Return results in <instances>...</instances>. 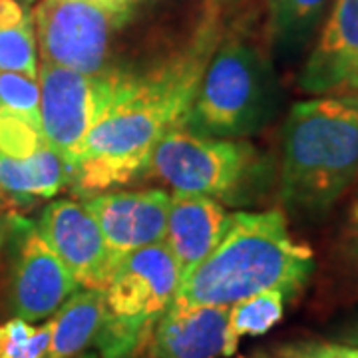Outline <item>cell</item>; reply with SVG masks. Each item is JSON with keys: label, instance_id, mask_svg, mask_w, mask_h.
Segmentation results:
<instances>
[{"label": "cell", "instance_id": "6da1fadb", "mask_svg": "<svg viewBox=\"0 0 358 358\" xmlns=\"http://www.w3.org/2000/svg\"><path fill=\"white\" fill-rule=\"evenodd\" d=\"M223 36L219 4L211 2L179 48L143 68H112V100L88 134L68 181L74 195L86 199L143 176L155 145L183 126Z\"/></svg>", "mask_w": 358, "mask_h": 358}, {"label": "cell", "instance_id": "7a4b0ae2", "mask_svg": "<svg viewBox=\"0 0 358 358\" xmlns=\"http://www.w3.org/2000/svg\"><path fill=\"white\" fill-rule=\"evenodd\" d=\"M315 265L310 247L294 239L282 209L235 211L221 243L181 279L173 303L229 307L263 291H281L291 301L305 291Z\"/></svg>", "mask_w": 358, "mask_h": 358}, {"label": "cell", "instance_id": "3957f363", "mask_svg": "<svg viewBox=\"0 0 358 358\" xmlns=\"http://www.w3.org/2000/svg\"><path fill=\"white\" fill-rule=\"evenodd\" d=\"M279 197L296 217L331 213L358 181V94L296 102L285 120Z\"/></svg>", "mask_w": 358, "mask_h": 358}, {"label": "cell", "instance_id": "277c9868", "mask_svg": "<svg viewBox=\"0 0 358 358\" xmlns=\"http://www.w3.org/2000/svg\"><path fill=\"white\" fill-rule=\"evenodd\" d=\"M279 103L281 88L267 56L249 40L225 34L181 128L205 138L245 140L267 128Z\"/></svg>", "mask_w": 358, "mask_h": 358}, {"label": "cell", "instance_id": "5b68a950", "mask_svg": "<svg viewBox=\"0 0 358 358\" xmlns=\"http://www.w3.org/2000/svg\"><path fill=\"white\" fill-rule=\"evenodd\" d=\"M173 193H195L223 205H249L273 183V164L247 140H221L171 129L155 145L143 176Z\"/></svg>", "mask_w": 358, "mask_h": 358}, {"label": "cell", "instance_id": "8992f818", "mask_svg": "<svg viewBox=\"0 0 358 358\" xmlns=\"http://www.w3.org/2000/svg\"><path fill=\"white\" fill-rule=\"evenodd\" d=\"M181 275L164 243L122 257L103 287L106 315L94 350L100 358H143L157 320L178 294Z\"/></svg>", "mask_w": 358, "mask_h": 358}, {"label": "cell", "instance_id": "52a82bcc", "mask_svg": "<svg viewBox=\"0 0 358 358\" xmlns=\"http://www.w3.org/2000/svg\"><path fill=\"white\" fill-rule=\"evenodd\" d=\"M129 16V4L40 0L32 10L40 58L82 74H103L112 68V44Z\"/></svg>", "mask_w": 358, "mask_h": 358}, {"label": "cell", "instance_id": "ba28073f", "mask_svg": "<svg viewBox=\"0 0 358 358\" xmlns=\"http://www.w3.org/2000/svg\"><path fill=\"white\" fill-rule=\"evenodd\" d=\"M112 68L103 74H82L48 62L38 66L40 131L62 159L68 181L88 134L112 100Z\"/></svg>", "mask_w": 358, "mask_h": 358}, {"label": "cell", "instance_id": "9c48e42d", "mask_svg": "<svg viewBox=\"0 0 358 358\" xmlns=\"http://www.w3.org/2000/svg\"><path fill=\"white\" fill-rule=\"evenodd\" d=\"M6 241L13 247L10 308L14 317L28 322L50 319L82 287L30 219L20 215L6 219Z\"/></svg>", "mask_w": 358, "mask_h": 358}, {"label": "cell", "instance_id": "30bf717a", "mask_svg": "<svg viewBox=\"0 0 358 358\" xmlns=\"http://www.w3.org/2000/svg\"><path fill=\"white\" fill-rule=\"evenodd\" d=\"M171 193L164 189L103 192L86 197L82 205L96 219L103 241L117 263L122 257L150 245L164 243Z\"/></svg>", "mask_w": 358, "mask_h": 358}, {"label": "cell", "instance_id": "8fae6325", "mask_svg": "<svg viewBox=\"0 0 358 358\" xmlns=\"http://www.w3.org/2000/svg\"><path fill=\"white\" fill-rule=\"evenodd\" d=\"M36 227L82 289L102 291L114 263L102 231L84 205L72 199L52 201L42 209Z\"/></svg>", "mask_w": 358, "mask_h": 358}, {"label": "cell", "instance_id": "7c38bea8", "mask_svg": "<svg viewBox=\"0 0 358 358\" xmlns=\"http://www.w3.org/2000/svg\"><path fill=\"white\" fill-rule=\"evenodd\" d=\"M299 86L310 96L358 94V0H334Z\"/></svg>", "mask_w": 358, "mask_h": 358}, {"label": "cell", "instance_id": "4fadbf2b", "mask_svg": "<svg viewBox=\"0 0 358 358\" xmlns=\"http://www.w3.org/2000/svg\"><path fill=\"white\" fill-rule=\"evenodd\" d=\"M237 346L229 334V307H183L171 303L155 324L150 357H233Z\"/></svg>", "mask_w": 358, "mask_h": 358}, {"label": "cell", "instance_id": "5bb4252c", "mask_svg": "<svg viewBox=\"0 0 358 358\" xmlns=\"http://www.w3.org/2000/svg\"><path fill=\"white\" fill-rule=\"evenodd\" d=\"M231 213L223 203L195 193H171L164 245L178 263L181 279L225 237Z\"/></svg>", "mask_w": 358, "mask_h": 358}, {"label": "cell", "instance_id": "9a60e30c", "mask_svg": "<svg viewBox=\"0 0 358 358\" xmlns=\"http://www.w3.org/2000/svg\"><path fill=\"white\" fill-rule=\"evenodd\" d=\"M0 152L26 167L42 199H50L68 185L66 166L46 143L42 131L18 117L0 114Z\"/></svg>", "mask_w": 358, "mask_h": 358}, {"label": "cell", "instance_id": "2e32d148", "mask_svg": "<svg viewBox=\"0 0 358 358\" xmlns=\"http://www.w3.org/2000/svg\"><path fill=\"white\" fill-rule=\"evenodd\" d=\"M106 315L103 291L80 289L50 317V345L46 358H76L94 350Z\"/></svg>", "mask_w": 358, "mask_h": 358}, {"label": "cell", "instance_id": "e0dca14e", "mask_svg": "<svg viewBox=\"0 0 358 358\" xmlns=\"http://www.w3.org/2000/svg\"><path fill=\"white\" fill-rule=\"evenodd\" d=\"M0 72L38 78L32 14L18 0H0Z\"/></svg>", "mask_w": 358, "mask_h": 358}, {"label": "cell", "instance_id": "ac0fdd59", "mask_svg": "<svg viewBox=\"0 0 358 358\" xmlns=\"http://www.w3.org/2000/svg\"><path fill=\"white\" fill-rule=\"evenodd\" d=\"M329 0H268L267 34L273 50L293 54L305 46Z\"/></svg>", "mask_w": 358, "mask_h": 358}, {"label": "cell", "instance_id": "d6986e66", "mask_svg": "<svg viewBox=\"0 0 358 358\" xmlns=\"http://www.w3.org/2000/svg\"><path fill=\"white\" fill-rule=\"evenodd\" d=\"M285 303L287 296L281 291H263L229 305L231 338L239 345L241 336L267 334L275 324L281 322Z\"/></svg>", "mask_w": 358, "mask_h": 358}, {"label": "cell", "instance_id": "ffe728a7", "mask_svg": "<svg viewBox=\"0 0 358 358\" xmlns=\"http://www.w3.org/2000/svg\"><path fill=\"white\" fill-rule=\"evenodd\" d=\"M0 114L18 117L40 131L38 78L0 72Z\"/></svg>", "mask_w": 358, "mask_h": 358}, {"label": "cell", "instance_id": "44dd1931", "mask_svg": "<svg viewBox=\"0 0 358 358\" xmlns=\"http://www.w3.org/2000/svg\"><path fill=\"white\" fill-rule=\"evenodd\" d=\"M50 345V322L34 327L13 317L0 324V358H46Z\"/></svg>", "mask_w": 358, "mask_h": 358}, {"label": "cell", "instance_id": "7402d4cb", "mask_svg": "<svg viewBox=\"0 0 358 358\" xmlns=\"http://www.w3.org/2000/svg\"><path fill=\"white\" fill-rule=\"evenodd\" d=\"M277 358H358V346L336 341H293L277 350Z\"/></svg>", "mask_w": 358, "mask_h": 358}, {"label": "cell", "instance_id": "603a6c76", "mask_svg": "<svg viewBox=\"0 0 358 358\" xmlns=\"http://www.w3.org/2000/svg\"><path fill=\"white\" fill-rule=\"evenodd\" d=\"M336 251L346 267L358 273V193L355 195V201L350 203V209L346 213V221L341 229Z\"/></svg>", "mask_w": 358, "mask_h": 358}, {"label": "cell", "instance_id": "cb8c5ba5", "mask_svg": "<svg viewBox=\"0 0 358 358\" xmlns=\"http://www.w3.org/2000/svg\"><path fill=\"white\" fill-rule=\"evenodd\" d=\"M336 343H345V345H355L358 346V317L355 320H350L346 327H343L336 336H334Z\"/></svg>", "mask_w": 358, "mask_h": 358}, {"label": "cell", "instance_id": "d4e9b609", "mask_svg": "<svg viewBox=\"0 0 358 358\" xmlns=\"http://www.w3.org/2000/svg\"><path fill=\"white\" fill-rule=\"evenodd\" d=\"M6 243V221H0V249Z\"/></svg>", "mask_w": 358, "mask_h": 358}, {"label": "cell", "instance_id": "484cf974", "mask_svg": "<svg viewBox=\"0 0 358 358\" xmlns=\"http://www.w3.org/2000/svg\"><path fill=\"white\" fill-rule=\"evenodd\" d=\"M76 358H100V357H98V352H96V350H86V352L78 355Z\"/></svg>", "mask_w": 358, "mask_h": 358}, {"label": "cell", "instance_id": "4316f807", "mask_svg": "<svg viewBox=\"0 0 358 358\" xmlns=\"http://www.w3.org/2000/svg\"><path fill=\"white\" fill-rule=\"evenodd\" d=\"M96 2H103V4H128V0H96Z\"/></svg>", "mask_w": 358, "mask_h": 358}, {"label": "cell", "instance_id": "83f0119b", "mask_svg": "<svg viewBox=\"0 0 358 358\" xmlns=\"http://www.w3.org/2000/svg\"><path fill=\"white\" fill-rule=\"evenodd\" d=\"M4 199H6V193H4V192H2V189H0V203H2Z\"/></svg>", "mask_w": 358, "mask_h": 358}, {"label": "cell", "instance_id": "f1b7e54d", "mask_svg": "<svg viewBox=\"0 0 358 358\" xmlns=\"http://www.w3.org/2000/svg\"><path fill=\"white\" fill-rule=\"evenodd\" d=\"M211 2H215V4H221V2H229V0H211Z\"/></svg>", "mask_w": 358, "mask_h": 358}, {"label": "cell", "instance_id": "f546056e", "mask_svg": "<svg viewBox=\"0 0 358 358\" xmlns=\"http://www.w3.org/2000/svg\"><path fill=\"white\" fill-rule=\"evenodd\" d=\"M136 2H140V0H128V4H131V6H134Z\"/></svg>", "mask_w": 358, "mask_h": 358}, {"label": "cell", "instance_id": "4dcf8cb0", "mask_svg": "<svg viewBox=\"0 0 358 358\" xmlns=\"http://www.w3.org/2000/svg\"><path fill=\"white\" fill-rule=\"evenodd\" d=\"M22 2H34V0H22Z\"/></svg>", "mask_w": 358, "mask_h": 358}, {"label": "cell", "instance_id": "1f68e13d", "mask_svg": "<svg viewBox=\"0 0 358 358\" xmlns=\"http://www.w3.org/2000/svg\"><path fill=\"white\" fill-rule=\"evenodd\" d=\"M257 358H267V357H265V355H261V357H257Z\"/></svg>", "mask_w": 358, "mask_h": 358}]
</instances>
